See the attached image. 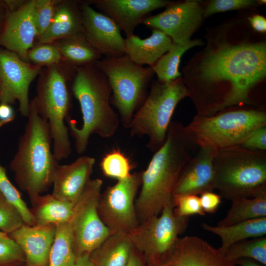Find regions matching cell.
Returning <instances> with one entry per match:
<instances>
[{
	"label": "cell",
	"instance_id": "cell-1",
	"mask_svg": "<svg viewBox=\"0 0 266 266\" xmlns=\"http://www.w3.org/2000/svg\"><path fill=\"white\" fill-rule=\"evenodd\" d=\"M253 9L206 28L205 46L183 67L197 115L210 116L234 105L254 104L251 92L266 77V39L248 21Z\"/></svg>",
	"mask_w": 266,
	"mask_h": 266
},
{
	"label": "cell",
	"instance_id": "cell-2",
	"mask_svg": "<svg viewBox=\"0 0 266 266\" xmlns=\"http://www.w3.org/2000/svg\"><path fill=\"white\" fill-rule=\"evenodd\" d=\"M199 148L185 126L171 121L166 141L142 171L140 190L135 208L139 224L159 215L172 202L173 191L180 173Z\"/></svg>",
	"mask_w": 266,
	"mask_h": 266
},
{
	"label": "cell",
	"instance_id": "cell-3",
	"mask_svg": "<svg viewBox=\"0 0 266 266\" xmlns=\"http://www.w3.org/2000/svg\"><path fill=\"white\" fill-rule=\"evenodd\" d=\"M27 118L9 167L18 188L27 194L33 205L52 186L59 164L51 149L49 125L39 114L34 99L30 101Z\"/></svg>",
	"mask_w": 266,
	"mask_h": 266
},
{
	"label": "cell",
	"instance_id": "cell-4",
	"mask_svg": "<svg viewBox=\"0 0 266 266\" xmlns=\"http://www.w3.org/2000/svg\"><path fill=\"white\" fill-rule=\"evenodd\" d=\"M71 91L79 102L83 124L78 128L70 121L68 129L74 139L76 151L81 154L86 151L92 135L104 138L112 136L120 119L110 104L112 92L108 81L94 64L77 67Z\"/></svg>",
	"mask_w": 266,
	"mask_h": 266
},
{
	"label": "cell",
	"instance_id": "cell-5",
	"mask_svg": "<svg viewBox=\"0 0 266 266\" xmlns=\"http://www.w3.org/2000/svg\"><path fill=\"white\" fill-rule=\"evenodd\" d=\"M77 67L65 62L42 69L34 98L39 114L47 122L53 141V152L58 162L71 153L69 129L65 120L71 106L67 82L72 80Z\"/></svg>",
	"mask_w": 266,
	"mask_h": 266
},
{
	"label": "cell",
	"instance_id": "cell-6",
	"mask_svg": "<svg viewBox=\"0 0 266 266\" xmlns=\"http://www.w3.org/2000/svg\"><path fill=\"white\" fill-rule=\"evenodd\" d=\"M215 189L231 201L266 195V153L240 146L217 151L213 161Z\"/></svg>",
	"mask_w": 266,
	"mask_h": 266
},
{
	"label": "cell",
	"instance_id": "cell-7",
	"mask_svg": "<svg viewBox=\"0 0 266 266\" xmlns=\"http://www.w3.org/2000/svg\"><path fill=\"white\" fill-rule=\"evenodd\" d=\"M182 76L163 82L154 81L148 96L133 116L128 128L133 136H147V148L155 152L164 144L177 104L189 97Z\"/></svg>",
	"mask_w": 266,
	"mask_h": 266
},
{
	"label": "cell",
	"instance_id": "cell-8",
	"mask_svg": "<svg viewBox=\"0 0 266 266\" xmlns=\"http://www.w3.org/2000/svg\"><path fill=\"white\" fill-rule=\"evenodd\" d=\"M185 126L199 147L218 151L239 146L254 130L266 126V113L256 109H237L210 116L196 115Z\"/></svg>",
	"mask_w": 266,
	"mask_h": 266
},
{
	"label": "cell",
	"instance_id": "cell-9",
	"mask_svg": "<svg viewBox=\"0 0 266 266\" xmlns=\"http://www.w3.org/2000/svg\"><path fill=\"white\" fill-rule=\"evenodd\" d=\"M94 65L106 77L114 105L123 125L128 128L144 99L147 86L154 73L152 68L138 65L126 55L100 59Z\"/></svg>",
	"mask_w": 266,
	"mask_h": 266
},
{
	"label": "cell",
	"instance_id": "cell-10",
	"mask_svg": "<svg viewBox=\"0 0 266 266\" xmlns=\"http://www.w3.org/2000/svg\"><path fill=\"white\" fill-rule=\"evenodd\" d=\"M102 184L101 179H91L74 202L68 223L77 257L90 255L111 234L98 212Z\"/></svg>",
	"mask_w": 266,
	"mask_h": 266
},
{
	"label": "cell",
	"instance_id": "cell-11",
	"mask_svg": "<svg viewBox=\"0 0 266 266\" xmlns=\"http://www.w3.org/2000/svg\"><path fill=\"white\" fill-rule=\"evenodd\" d=\"M174 207L172 202L159 215L140 223L129 234L133 246L142 254L146 264L169 252L187 228L189 217L178 216Z\"/></svg>",
	"mask_w": 266,
	"mask_h": 266
},
{
	"label": "cell",
	"instance_id": "cell-12",
	"mask_svg": "<svg viewBox=\"0 0 266 266\" xmlns=\"http://www.w3.org/2000/svg\"><path fill=\"white\" fill-rule=\"evenodd\" d=\"M142 171L118 180L101 193L98 212L111 233L130 234L138 226L135 201L141 185Z\"/></svg>",
	"mask_w": 266,
	"mask_h": 266
},
{
	"label": "cell",
	"instance_id": "cell-13",
	"mask_svg": "<svg viewBox=\"0 0 266 266\" xmlns=\"http://www.w3.org/2000/svg\"><path fill=\"white\" fill-rule=\"evenodd\" d=\"M42 69V66L24 61L16 53L0 47V103L11 105L17 100L21 114L27 117L30 104L29 87Z\"/></svg>",
	"mask_w": 266,
	"mask_h": 266
},
{
	"label": "cell",
	"instance_id": "cell-14",
	"mask_svg": "<svg viewBox=\"0 0 266 266\" xmlns=\"http://www.w3.org/2000/svg\"><path fill=\"white\" fill-rule=\"evenodd\" d=\"M204 2L198 0L172 2L164 11L146 17L141 23L162 31L173 42H185L202 24Z\"/></svg>",
	"mask_w": 266,
	"mask_h": 266
},
{
	"label": "cell",
	"instance_id": "cell-15",
	"mask_svg": "<svg viewBox=\"0 0 266 266\" xmlns=\"http://www.w3.org/2000/svg\"><path fill=\"white\" fill-rule=\"evenodd\" d=\"M147 266H236L225 255L197 236L179 237L172 249Z\"/></svg>",
	"mask_w": 266,
	"mask_h": 266
},
{
	"label": "cell",
	"instance_id": "cell-16",
	"mask_svg": "<svg viewBox=\"0 0 266 266\" xmlns=\"http://www.w3.org/2000/svg\"><path fill=\"white\" fill-rule=\"evenodd\" d=\"M81 10L82 33L93 47L109 57L125 55V39L115 22L95 10L86 1H81Z\"/></svg>",
	"mask_w": 266,
	"mask_h": 266
},
{
	"label": "cell",
	"instance_id": "cell-17",
	"mask_svg": "<svg viewBox=\"0 0 266 266\" xmlns=\"http://www.w3.org/2000/svg\"><path fill=\"white\" fill-rule=\"evenodd\" d=\"M35 0H26L18 8L8 11L0 34V47L16 53L29 62L28 52L37 37L34 11Z\"/></svg>",
	"mask_w": 266,
	"mask_h": 266
},
{
	"label": "cell",
	"instance_id": "cell-18",
	"mask_svg": "<svg viewBox=\"0 0 266 266\" xmlns=\"http://www.w3.org/2000/svg\"><path fill=\"white\" fill-rule=\"evenodd\" d=\"M110 17L126 37L133 34L135 28L146 15L157 9L167 7V0H90L86 1Z\"/></svg>",
	"mask_w": 266,
	"mask_h": 266
},
{
	"label": "cell",
	"instance_id": "cell-19",
	"mask_svg": "<svg viewBox=\"0 0 266 266\" xmlns=\"http://www.w3.org/2000/svg\"><path fill=\"white\" fill-rule=\"evenodd\" d=\"M217 150L199 147L183 168L175 186L173 195H198L215 189L213 161Z\"/></svg>",
	"mask_w": 266,
	"mask_h": 266
},
{
	"label": "cell",
	"instance_id": "cell-20",
	"mask_svg": "<svg viewBox=\"0 0 266 266\" xmlns=\"http://www.w3.org/2000/svg\"><path fill=\"white\" fill-rule=\"evenodd\" d=\"M56 225L23 224L8 235L20 247L27 266H48Z\"/></svg>",
	"mask_w": 266,
	"mask_h": 266
},
{
	"label": "cell",
	"instance_id": "cell-21",
	"mask_svg": "<svg viewBox=\"0 0 266 266\" xmlns=\"http://www.w3.org/2000/svg\"><path fill=\"white\" fill-rule=\"evenodd\" d=\"M95 159L82 156L67 165H59L55 171L52 195L62 200L75 202L91 179Z\"/></svg>",
	"mask_w": 266,
	"mask_h": 266
},
{
	"label": "cell",
	"instance_id": "cell-22",
	"mask_svg": "<svg viewBox=\"0 0 266 266\" xmlns=\"http://www.w3.org/2000/svg\"><path fill=\"white\" fill-rule=\"evenodd\" d=\"M82 33L81 1L61 0L52 22L36 43H52Z\"/></svg>",
	"mask_w": 266,
	"mask_h": 266
},
{
	"label": "cell",
	"instance_id": "cell-23",
	"mask_svg": "<svg viewBox=\"0 0 266 266\" xmlns=\"http://www.w3.org/2000/svg\"><path fill=\"white\" fill-rule=\"evenodd\" d=\"M125 39V55L133 63L152 67L166 53L172 44V39L162 31L155 29L151 35L141 39L134 34Z\"/></svg>",
	"mask_w": 266,
	"mask_h": 266
},
{
	"label": "cell",
	"instance_id": "cell-24",
	"mask_svg": "<svg viewBox=\"0 0 266 266\" xmlns=\"http://www.w3.org/2000/svg\"><path fill=\"white\" fill-rule=\"evenodd\" d=\"M133 247L129 234L111 233L90 254L95 266H126Z\"/></svg>",
	"mask_w": 266,
	"mask_h": 266
},
{
	"label": "cell",
	"instance_id": "cell-25",
	"mask_svg": "<svg viewBox=\"0 0 266 266\" xmlns=\"http://www.w3.org/2000/svg\"><path fill=\"white\" fill-rule=\"evenodd\" d=\"M201 226L204 230L221 238L222 244L218 249L224 254L231 245L237 242L250 238L265 236L266 234V217L225 227L211 226L206 223H202Z\"/></svg>",
	"mask_w": 266,
	"mask_h": 266
},
{
	"label": "cell",
	"instance_id": "cell-26",
	"mask_svg": "<svg viewBox=\"0 0 266 266\" xmlns=\"http://www.w3.org/2000/svg\"><path fill=\"white\" fill-rule=\"evenodd\" d=\"M74 202L60 200L51 194L39 196L31 209L35 225H58L68 223Z\"/></svg>",
	"mask_w": 266,
	"mask_h": 266
},
{
	"label": "cell",
	"instance_id": "cell-27",
	"mask_svg": "<svg viewBox=\"0 0 266 266\" xmlns=\"http://www.w3.org/2000/svg\"><path fill=\"white\" fill-rule=\"evenodd\" d=\"M64 61L75 67L94 65L101 55L88 42L83 33L53 43Z\"/></svg>",
	"mask_w": 266,
	"mask_h": 266
},
{
	"label": "cell",
	"instance_id": "cell-28",
	"mask_svg": "<svg viewBox=\"0 0 266 266\" xmlns=\"http://www.w3.org/2000/svg\"><path fill=\"white\" fill-rule=\"evenodd\" d=\"M204 44V42L202 40L197 38L180 43L172 42L168 51L151 67L157 76L158 80L166 82L181 76L179 66L183 54L192 47Z\"/></svg>",
	"mask_w": 266,
	"mask_h": 266
},
{
	"label": "cell",
	"instance_id": "cell-29",
	"mask_svg": "<svg viewBox=\"0 0 266 266\" xmlns=\"http://www.w3.org/2000/svg\"><path fill=\"white\" fill-rule=\"evenodd\" d=\"M266 217V195L232 201L227 215L217 226H228L248 220Z\"/></svg>",
	"mask_w": 266,
	"mask_h": 266
},
{
	"label": "cell",
	"instance_id": "cell-30",
	"mask_svg": "<svg viewBox=\"0 0 266 266\" xmlns=\"http://www.w3.org/2000/svg\"><path fill=\"white\" fill-rule=\"evenodd\" d=\"M76 258L69 223L57 225L48 266H73Z\"/></svg>",
	"mask_w": 266,
	"mask_h": 266
},
{
	"label": "cell",
	"instance_id": "cell-31",
	"mask_svg": "<svg viewBox=\"0 0 266 266\" xmlns=\"http://www.w3.org/2000/svg\"><path fill=\"white\" fill-rule=\"evenodd\" d=\"M234 263L241 259H251L266 265V237L262 236L239 241L231 245L224 254Z\"/></svg>",
	"mask_w": 266,
	"mask_h": 266
},
{
	"label": "cell",
	"instance_id": "cell-32",
	"mask_svg": "<svg viewBox=\"0 0 266 266\" xmlns=\"http://www.w3.org/2000/svg\"><path fill=\"white\" fill-rule=\"evenodd\" d=\"M100 167L105 176L118 181L131 175L133 166L124 153L119 149H113L102 158Z\"/></svg>",
	"mask_w": 266,
	"mask_h": 266
},
{
	"label": "cell",
	"instance_id": "cell-33",
	"mask_svg": "<svg viewBox=\"0 0 266 266\" xmlns=\"http://www.w3.org/2000/svg\"><path fill=\"white\" fill-rule=\"evenodd\" d=\"M0 192L11 203L20 213L25 224L35 225L34 217L31 209L22 199L18 189L9 179L6 168L0 164Z\"/></svg>",
	"mask_w": 266,
	"mask_h": 266
},
{
	"label": "cell",
	"instance_id": "cell-34",
	"mask_svg": "<svg viewBox=\"0 0 266 266\" xmlns=\"http://www.w3.org/2000/svg\"><path fill=\"white\" fill-rule=\"evenodd\" d=\"M28 61L35 65L46 66L64 62L59 49L53 43H36L28 52Z\"/></svg>",
	"mask_w": 266,
	"mask_h": 266
},
{
	"label": "cell",
	"instance_id": "cell-35",
	"mask_svg": "<svg viewBox=\"0 0 266 266\" xmlns=\"http://www.w3.org/2000/svg\"><path fill=\"white\" fill-rule=\"evenodd\" d=\"M62 0H35L34 17L37 30L36 40L48 29L56 7Z\"/></svg>",
	"mask_w": 266,
	"mask_h": 266
},
{
	"label": "cell",
	"instance_id": "cell-36",
	"mask_svg": "<svg viewBox=\"0 0 266 266\" xmlns=\"http://www.w3.org/2000/svg\"><path fill=\"white\" fill-rule=\"evenodd\" d=\"M24 224L18 210L0 192V232L8 235Z\"/></svg>",
	"mask_w": 266,
	"mask_h": 266
},
{
	"label": "cell",
	"instance_id": "cell-37",
	"mask_svg": "<svg viewBox=\"0 0 266 266\" xmlns=\"http://www.w3.org/2000/svg\"><path fill=\"white\" fill-rule=\"evenodd\" d=\"M258 6L257 0H211L204 2L203 17L224 11L255 8Z\"/></svg>",
	"mask_w": 266,
	"mask_h": 266
},
{
	"label": "cell",
	"instance_id": "cell-38",
	"mask_svg": "<svg viewBox=\"0 0 266 266\" xmlns=\"http://www.w3.org/2000/svg\"><path fill=\"white\" fill-rule=\"evenodd\" d=\"M174 212L178 216L189 217L193 215H204L200 197L193 194L174 195L172 197Z\"/></svg>",
	"mask_w": 266,
	"mask_h": 266
},
{
	"label": "cell",
	"instance_id": "cell-39",
	"mask_svg": "<svg viewBox=\"0 0 266 266\" xmlns=\"http://www.w3.org/2000/svg\"><path fill=\"white\" fill-rule=\"evenodd\" d=\"M25 262V257L19 245L8 235L0 237V266H15Z\"/></svg>",
	"mask_w": 266,
	"mask_h": 266
},
{
	"label": "cell",
	"instance_id": "cell-40",
	"mask_svg": "<svg viewBox=\"0 0 266 266\" xmlns=\"http://www.w3.org/2000/svg\"><path fill=\"white\" fill-rule=\"evenodd\" d=\"M239 146L252 151H266V126L254 130L244 139Z\"/></svg>",
	"mask_w": 266,
	"mask_h": 266
},
{
	"label": "cell",
	"instance_id": "cell-41",
	"mask_svg": "<svg viewBox=\"0 0 266 266\" xmlns=\"http://www.w3.org/2000/svg\"><path fill=\"white\" fill-rule=\"evenodd\" d=\"M221 196L213 192H206L200 194V202L204 213H213L221 203Z\"/></svg>",
	"mask_w": 266,
	"mask_h": 266
},
{
	"label": "cell",
	"instance_id": "cell-42",
	"mask_svg": "<svg viewBox=\"0 0 266 266\" xmlns=\"http://www.w3.org/2000/svg\"><path fill=\"white\" fill-rule=\"evenodd\" d=\"M251 28L256 32L265 33L266 32V19L263 16L257 13L251 14L247 17Z\"/></svg>",
	"mask_w": 266,
	"mask_h": 266
},
{
	"label": "cell",
	"instance_id": "cell-43",
	"mask_svg": "<svg viewBox=\"0 0 266 266\" xmlns=\"http://www.w3.org/2000/svg\"><path fill=\"white\" fill-rule=\"evenodd\" d=\"M145 262L142 254L133 246L126 266H145Z\"/></svg>",
	"mask_w": 266,
	"mask_h": 266
},
{
	"label": "cell",
	"instance_id": "cell-44",
	"mask_svg": "<svg viewBox=\"0 0 266 266\" xmlns=\"http://www.w3.org/2000/svg\"><path fill=\"white\" fill-rule=\"evenodd\" d=\"M15 118V112L10 104L0 103V120L12 121Z\"/></svg>",
	"mask_w": 266,
	"mask_h": 266
},
{
	"label": "cell",
	"instance_id": "cell-45",
	"mask_svg": "<svg viewBox=\"0 0 266 266\" xmlns=\"http://www.w3.org/2000/svg\"><path fill=\"white\" fill-rule=\"evenodd\" d=\"M73 266H95L90 259V255L85 254L77 257Z\"/></svg>",
	"mask_w": 266,
	"mask_h": 266
},
{
	"label": "cell",
	"instance_id": "cell-46",
	"mask_svg": "<svg viewBox=\"0 0 266 266\" xmlns=\"http://www.w3.org/2000/svg\"><path fill=\"white\" fill-rule=\"evenodd\" d=\"M7 11L4 1L0 0V34L5 24Z\"/></svg>",
	"mask_w": 266,
	"mask_h": 266
},
{
	"label": "cell",
	"instance_id": "cell-47",
	"mask_svg": "<svg viewBox=\"0 0 266 266\" xmlns=\"http://www.w3.org/2000/svg\"><path fill=\"white\" fill-rule=\"evenodd\" d=\"M235 264L239 266H265L254 260L246 258L238 260Z\"/></svg>",
	"mask_w": 266,
	"mask_h": 266
},
{
	"label": "cell",
	"instance_id": "cell-48",
	"mask_svg": "<svg viewBox=\"0 0 266 266\" xmlns=\"http://www.w3.org/2000/svg\"><path fill=\"white\" fill-rule=\"evenodd\" d=\"M10 121H1V120H0V128L2 127L3 126H4V125L6 124H8L9 123H10Z\"/></svg>",
	"mask_w": 266,
	"mask_h": 266
},
{
	"label": "cell",
	"instance_id": "cell-49",
	"mask_svg": "<svg viewBox=\"0 0 266 266\" xmlns=\"http://www.w3.org/2000/svg\"><path fill=\"white\" fill-rule=\"evenodd\" d=\"M257 2L260 6L261 5H263L264 4H266V0H257Z\"/></svg>",
	"mask_w": 266,
	"mask_h": 266
},
{
	"label": "cell",
	"instance_id": "cell-50",
	"mask_svg": "<svg viewBox=\"0 0 266 266\" xmlns=\"http://www.w3.org/2000/svg\"><path fill=\"white\" fill-rule=\"evenodd\" d=\"M1 94H2V86L1 84V82L0 81V99L1 97Z\"/></svg>",
	"mask_w": 266,
	"mask_h": 266
},
{
	"label": "cell",
	"instance_id": "cell-51",
	"mask_svg": "<svg viewBox=\"0 0 266 266\" xmlns=\"http://www.w3.org/2000/svg\"><path fill=\"white\" fill-rule=\"evenodd\" d=\"M8 236L7 234L0 232V237H5V236Z\"/></svg>",
	"mask_w": 266,
	"mask_h": 266
}]
</instances>
